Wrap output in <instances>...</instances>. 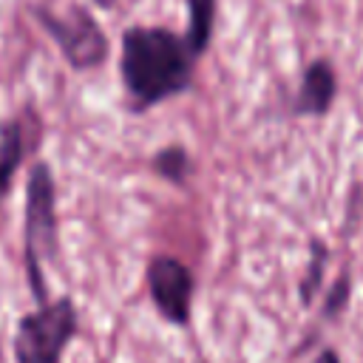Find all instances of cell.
Segmentation results:
<instances>
[{
    "label": "cell",
    "instance_id": "5",
    "mask_svg": "<svg viewBox=\"0 0 363 363\" xmlns=\"http://www.w3.org/2000/svg\"><path fill=\"white\" fill-rule=\"evenodd\" d=\"M145 286L153 309L159 318L176 329H187L193 318V298H196V275L193 269L167 252L150 255L145 267Z\"/></svg>",
    "mask_w": 363,
    "mask_h": 363
},
{
    "label": "cell",
    "instance_id": "8",
    "mask_svg": "<svg viewBox=\"0 0 363 363\" xmlns=\"http://www.w3.org/2000/svg\"><path fill=\"white\" fill-rule=\"evenodd\" d=\"M326 267H329V244L320 238V235H312L309 238V258H306V269L303 275L298 278L295 284V292H298V303L303 309H312L320 298V289H323V275H326Z\"/></svg>",
    "mask_w": 363,
    "mask_h": 363
},
{
    "label": "cell",
    "instance_id": "2",
    "mask_svg": "<svg viewBox=\"0 0 363 363\" xmlns=\"http://www.w3.org/2000/svg\"><path fill=\"white\" fill-rule=\"evenodd\" d=\"M60 252V216H57V179L48 162H34L26 176L23 204V264L26 281L37 303L48 301L45 264Z\"/></svg>",
    "mask_w": 363,
    "mask_h": 363
},
{
    "label": "cell",
    "instance_id": "13",
    "mask_svg": "<svg viewBox=\"0 0 363 363\" xmlns=\"http://www.w3.org/2000/svg\"><path fill=\"white\" fill-rule=\"evenodd\" d=\"M94 3H96L99 9H113V6H116V3H122V0H94Z\"/></svg>",
    "mask_w": 363,
    "mask_h": 363
},
{
    "label": "cell",
    "instance_id": "9",
    "mask_svg": "<svg viewBox=\"0 0 363 363\" xmlns=\"http://www.w3.org/2000/svg\"><path fill=\"white\" fill-rule=\"evenodd\" d=\"M187 6V31L184 43L190 54L199 60L207 54L213 43V28H216V0H184Z\"/></svg>",
    "mask_w": 363,
    "mask_h": 363
},
{
    "label": "cell",
    "instance_id": "1",
    "mask_svg": "<svg viewBox=\"0 0 363 363\" xmlns=\"http://www.w3.org/2000/svg\"><path fill=\"white\" fill-rule=\"evenodd\" d=\"M196 57L182 34L164 26H130L122 31L119 77L130 113H147L150 108L182 96L193 85Z\"/></svg>",
    "mask_w": 363,
    "mask_h": 363
},
{
    "label": "cell",
    "instance_id": "12",
    "mask_svg": "<svg viewBox=\"0 0 363 363\" xmlns=\"http://www.w3.org/2000/svg\"><path fill=\"white\" fill-rule=\"evenodd\" d=\"M309 363H343V360H340V354L332 346H323V349H318V354Z\"/></svg>",
    "mask_w": 363,
    "mask_h": 363
},
{
    "label": "cell",
    "instance_id": "11",
    "mask_svg": "<svg viewBox=\"0 0 363 363\" xmlns=\"http://www.w3.org/2000/svg\"><path fill=\"white\" fill-rule=\"evenodd\" d=\"M349 301H352V275H349V272H340V275L332 281L329 292L320 295V306H318L320 323H335V320H340L343 312L349 309Z\"/></svg>",
    "mask_w": 363,
    "mask_h": 363
},
{
    "label": "cell",
    "instance_id": "3",
    "mask_svg": "<svg viewBox=\"0 0 363 363\" xmlns=\"http://www.w3.org/2000/svg\"><path fill=\"white\" fill-rule=\"evenodd\" d=\"M77 332H79V312L74 298L62 295L37 303V309L26 312L17 320L11 337L14 363H62V354L77 337Z\"/></svg>",
    "mask_w": 363,
    "mask_h": 363
},
{
    "label": "cell",
    "instance_id": "10",
    "mask_svg": "<svg viewBox=\"0 0 363 363\" xmlns=\"http://www.w3.org/2000/svg\"><path fill=\"white\" fill-rule=\"evenodd\" d=\"M150 170H153L162 182H167V184H173V187H184V184L190 182L196 164H193L190 150H187L184 145L170 142V145L159 147V150L150 156Z\"/></svg>",
    "mask_w": 363,
    "mask_h": 363
},
{
    "label": "cell",
    "instance_id": "4",
    "mask_svg": "<svg viewBox=\"0 0 363 363\" xmlns=\"http://www.w3.org/2000/svg\"><path fill=\"white\" fill-rule=\"evenodd\" d=\"M34 17L45 28V34L57 43L60 54L74 71H91L108 60L111 51L108 37L88 9L71 6L62 14L51 9H34Z\"/></svg>",
    "mask_w": 363,
    "mask_h": 363
},
{
    "label": "cell",
    "instance_id": "7",
    "mask_svg": "<svg viewBox=\"0 0 363 363\" xmlns=\"http://www.w3.org/2000/svg\"><path fill=\"white\" fill-rule=\"evenodd\" d=\"M28 128H26V119L14 116V119H6L0 125V207L14 184V176L28 153Z\"/></svg>",
    "mask_w": 363,
    "mask_h": 363
},
{
    "label": "cell",
    "instance_id": "6",
    "mask_svg": "<svg viewBox=\"0 0 363 363\" xmlns=\"http://www.w3.org/2000/svg\"><path fill=\"white\" fill-rule=\"evenodd\" d=\"M337 99V74H335V65L323 57L312 60L303 74H301V82H298V91L295 96L289 99V113L303 119V116H326L332 111Z\"/></svg>",
    "mask_w": 363,
    "mask_h": 363
}]
</instances>
